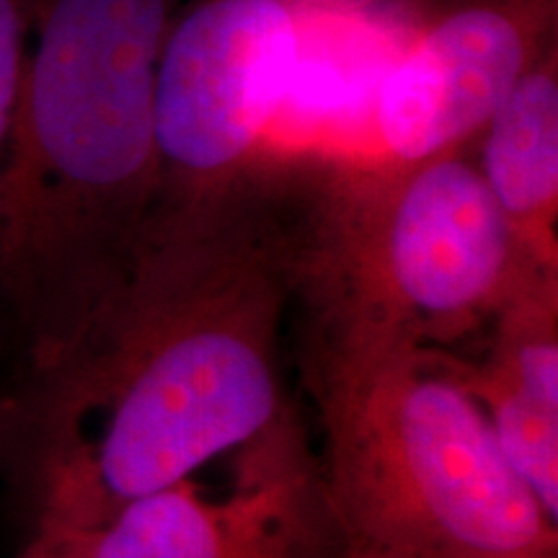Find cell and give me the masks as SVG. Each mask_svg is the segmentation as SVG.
Segmentation results:
<instances>
[{
  "instance_id": "6da1fadb",
  "label": "cell",
  "mask_w": 558,
  "mask_h": 558,
  "mask_svg": "<svg viewBox=\"0 0 558 558\" xmlns=\"http://www.w3.org/2000/svg\"><path fill=\"white\" fill-rule=\"evenodd\" d=\"M318 173L259 156L218 192L158 207L75 339L13 383L3 492L32 533H90L213 458L288 435L279 339Z\"/></svg>"
},
{
  "instance_id": "7a4b0ae2",
  "label": "cell",
  "mask_w": 558,
  "mask_h": 558,
  "mask_svg": "<svg viewBox=\"0 0 558 558\" xmlns=\"http://www.w3.org/2000/svg\"><path fill=\"white\" fill-rule=\"evenodd\" d=\"M181 3L34 0L0 166V365L13 383L75 339L156 213V68Z\"/></svg>"
},
{
  "instance_id": "3957f363",
  "label": "cell",
  "mask_w": 558,
  "mask_h": 558,
  "mask_svg": "<svg viewBox=\"0 0 558 558\" xmlns=\"http://www.w3.org/2000/svg\"><path fill=\"white\" fill-rule=\"evenodd\" d=\"M308 316L318 476L344 556L558 558V525L509 465L458 362L386 326Z\"/></svg>"
},
{
  "instance_id": "277c9868",
  "label": "cell",
  "mask_w": 558,
  "mask_h": 558,
  "mask_svg": "<svg viewBox=\"0 0 558 558\" xmlns=\"http://www.w3.org/2000/svg\"><path fill=\"white\" fill-rule=\"evenodd\" d=\"M556 271L530 251L476 160L320 166L300 298L429 344L492 318L522 284Z\"/></svg>"
},
{
  "instance_id": "5b68a950",
  "label": "cell",
  "mask_w": 558,
  "mask_h": 558,
  "mask_svg": "<svg viewBox=\"0 0 558 558\" xmlns=\"http://www.w3.org/2000/svg\"><path fill=\"white\" fill-rule=\"evenodd\" d=\"M300 54V0H184L158 54V207L197 199L259 158Z\"/></svg>"
},
{
  "instance_id": "8992f818",
  "label": "cell",
  "mask_w": 558,
  "mask_h": 558,
  "mask_svg": "<svg viewBox=\"0 0 558 558\" xmlns=\"http://www.w3.org/2000/svg\"><path fill=\"white\" fill-rule=\"evenodd\" d=\"M558 41V0H450L390 62L373 96L383 160L463 150Z\"/></svg>"
},
{
  "instance_id": "52a82bcc",
  "label": "cell",
  "mask_w": 558,
  "mask_h": 558,
  "mask_svg": "<svg viewBox=\"0 0 558 558\" xmlns=\"http://www.w3.org/2000/svg\"><path fill=\"white\" fill-rule=\"evenodd\" d=\"M241 486L207 499L190 481L130 501L83 535H50L73 558H341L318 469L295 437L254 448ZM45 535V533H37Z\"/></svg>"
},
{
  "instance_id": "ba28073f",
  "label": "cell",
  "mask_w": 558,
  "mask_h": 558,
  "mask_svg": "<svg viewBox=\"0 0 558 558\" xmlns=\"http://www.w3.org/2000/svg\"><path fill=\"white\" fill-rule=\"evenodd\" d=\"M558 277L538 275L494 313L478 365H460L501 452L558 525Z\"/></svg>"
},
{
  "instance_id": "9c48e42d",
  "label": "cell",
  "mask_w": 558,
  "mask_h": 558,
  "mask_svg": "<svg viewBox=\"0 0 558 558\" xmlns=\"http://www.w3.org/2000/svg\"><path fill=\"white\" fill-rule=\"evenodd\" d=\"M473 143L481 177L522 243L556 264L558 41L514 83Z\"/></svg>"
},
{
  "instance_id": "30bf717a",
  "label": "cell",
  "mask_w": 558,
  "mask_h": 558,
  "mask_svg": "<svg viewBox=\"0 0 558 558\" xmlns=\"http://www.w3.org/2000/svg\"><path fill=\"white\" fill-rule=\"evenodd\" d=\"M34 0H0V166L9 148L26 52L32 39Z\"/></svg>"
},
{
  "instance_id": "8fae6325",
  "label": "cell",
  "mask_w": 558,
  "mask_h": 558,
  "mask_svg": "<svg viewBox=\"0 0 558 558\" xmlns=\"http://www.w3.org/2000/svg\"><path fill=\"white\" fill-rule=\"evenodd\" d=\"M9 424H11V386L9 375L0 367V492L5 486V456H9Z\"/></svg>"
},
{
  "instance_id": "7c38bea8",
  "label": "cell",
  "mask_w": 558,
  "mask_h": 558,
  "mask_svg": "<svg viewBox=\"0 0 558 558\" xmlns=\"http://www.w3.org/2000/svg\"><path fill=\"white\" fill-rule=\"evenodd\" d=\"M19 558H73V556H70V550L62 546L58 538L32 533L29 543H26Z\"/></svg>"
},
{
  "instance_id": "4fadbf2b",
  "label": "cell",
  "mask_w": 558,
  "mask_h": 558,
  "mask_svg": "<svg viewBox=\"0 0 558 558\" xmlns=\"http://www.w3.org/2000/svg\"><path fill=\"white\" fill-rule=\"evenodd\" d=\"M341 558H349V556H341Z\"/></svg>"
}]
</instances>
